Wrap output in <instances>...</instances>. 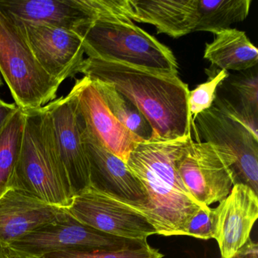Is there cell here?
Wrapping results in <instances>:
<instances>
[{"label":"cell","mask_w":258,"mask_h":258,"mask_svg":"<svg viewBox=\"0 0 258 258\" xmlns=\"http://www.w3.org/2000/svg\"><path fill=\"white\" fill-rule=\"evenodd\" d=\"M217 240L220 258H232L250 238L258 217V196L249 187L235 185L217 207Z\"/></svg>","instance_id":"cell-15"},{"label":"cell","mask_w":258,"mask_h":258,"mask_svg":"<svg viewBox=\"0 0 258 258\" xmlns=\"http://www.w3.org/2000/svg\"><path fill=\"white\" fill-rule=\"evenodd\" d=\"M81 127L90 187L136 210L142 209L147 204V196L141 182L125 161L105 149L82 124Z\"/></svg>","instance_id":"cell-13"},{"label":"cell","mask_w":258,"mask_h":258,"mask_svg":"<svg viewBox=\"0 0 258 258\" xmlns=\"http://www.w3.org/2000/svg\"><path fill=\"white\" fill-rule=\"evenodd\" d=\"M204 58L220 70L244 72L256 67L258 50L244 31L233 28L214 34L207 43Z\"/></svg>","instance_id":"cell-19"},{"label":"cell","mask_w":258,"mask_h":258,"mask_svg":"<svg viewBox=\"0 0 258 258\" xmlns=\"http://www.w3.org/2000/svg\"><path fill=\"white\" fill-rule=\"evenodd\" d=\"M23 138L10 188L45 203L67 208L74 198L67 173L57 157L43 107L24 111Z\"/></svg>","instance_id":"cell-4"},{"label":"cell","mask_w":258,"mask_h":258,"mask_svg":"<svg viewBox=\"0 0 258 258\" xmlns=\"http://www.w3.org/2000/svg\"><path fill=\"white\" fill-rule=\"evenodd\" d=\"M110 111L117 120L141 141H149L153 131L141 111L126 96L113 86L101 81H93Z\"/></svg>","instance_id":"cell-22"},{"label":"cell","mask_w":258,"mask_h":258,"mask_svg":"<svg viewBox=\"0 0 258 258\" xmlns=\"http://www.w3.org/2000/svg\"><path fill=\"white\" fill-rule=\"evenodd\" d=\"M64 211V208L10 188L0 197V243L8 247L22 237L54 221Z\"/></svg>","instance_id":"cell-16"},{"label":"cell","mask_w":258,"mask_h":258,"mask_svg":"<svg viewBox=\"0 0 258 258\" xmlns=\"http://www.w3.org/2000/svg\"><path fill=\"white\" fill-rule=\"evenodd\" d=\"M70 93L75 97L83 127L105 149L126 163L136 144L143 141L113 115L91 79L84 76L77 80Z\"/></svg>","instance_id":"cell-12"},{"label":"cell","mask_w":258,"mask_h":258,"mask_svg":"<svg viewBox=\"0 0 258 258\" xmlns=\"http://www.w3.org/2000/svg\"><path fill=\"white\" fill-rule=\"evenodd\" d=\"M232 258H258V246L250 238Z\"/></svg>","instance_id":"cell-26"},{"label":"cell","mask_w":258,"mask_h":258,"mask_svg":"<svg viewBox=\"0 0 258 258\" xmlns=\"http://www.w3.org/2000/svg\"><path fill=\"white\" fill-rule=\"evenodd\" d=\"M164 254L149 244L136 249L107 250H64L47 253L40 258H163Z\"/></svg>","instance_id":"cell-24"},{"label":"cell","mask_w":258,"mask_h":258,"mask_svg":"<svg viewBox=\"0 0 258 258\" xmlns=\"http://www.w3.org/2000/svg\"><path fill=\"white\" fill-rule=\"evenodd\" d=\"M148 244L147 240L120 238L93 229L72 217L64 208L54 221L22 237L8 248L22 254L41 257L64 250L117 251Z\"/></svg>","instance_id":"cell-7"},{"label":"cell","mask_w":258,"mask_h":258,"mask_svg":"<svg viewBox=\"0 0 258 258\" xmlns=\"http://www.w3.org/2000/svg\"><path fill=\"white\" fill-rule=\"evenodd\" d=\"M8 251V247H4L1 243H0V258H6Z\"/></svg>","instance_id":"cell-29"},{"label":"cell","mask_w":258,"mask_h":258,"mask_svg":"<svg viewBox=\"0 0 258 258\" xmlns=\"http://www.w3.org/2000/svg\"><path fill=\"white\" fill-rule=\"evenodd\" d=\"M191 139L140 142L126 161L147 196V204L137 211L153 225L158 235H185L191 217L202 208L176 169V161Z\"/></svg>","instance_id":"cell-2"},{"label":"cell","mask_w":258,"mask_h":258,"mask_svg":"<svg viewBox=\"0 0 258 258\" xmlns=\"http://www.w3.org/2000/svg\"><path fill=\"white\" fill-rule=\"evenodd\" d=\"M129 19L149 24L158 34L179 38L195 32L196 0H129Z\"/></svg>","instance_id":"cell-17"},{"label":"cell","mask_w":258,"mask_h":258,"mask_svg":"<svg viewBox=\"0 0 258 258\" xmlns=\"http://www.w3.org/2000/svg\"><path fill=\"white\" fill-rule=\"evenodd\" d=\"M0 73L22 111L38 109L56 99L61 83L34 56L16 21L0 10Z\"/></svg>","instance_id":"cell-5"},{"label":"cell","mask_w":258,"mask_h":258,"mask_svg":"<svg viewBox=\"0 0 258 258\" xmlns=\"http://www.w3.org/2000/svg\"><path fill=\"white\" fill-rule=\"evenodd\" d=\"M43 108L55 153L76 196L90 187V173L75 97L69 93Z\"/></svg>","instance_id":"cell-8"},{"label":"cell","mask_w":258,"mask_h":258,"mask_svg":"<svg viewBox=\"0 0 258 258\" xmlns=\"http://www.w3.org/2000/svg\"><path fill=\"white\" fill-rule=\"evenodd\" d=\"M19 107L15 103H7L0 98V128L14 114Z\"/></svg>","instance_id":"cell-27"},{"label":"cell","mask_w":258,"mask_h":258,"mask_svg":"<svg viewBox=\"0 0 258 258\" xmlns=\"http://www.w3.org/2000/svg\"><path fill=\"white\" fill-rule=\"evenodd\" d=\"M3 86V81L2 79H1V78H0V87H2Z\"/></svg>","instance_id":"cell-30"},{"label":"cell","mask_w":258,"mask_h":258,"mask_svg":"<svg viewBox=\"0 0 258 258\" xmlns=\"http://www.w3.org/2000/svg\"><path fill=\"white\" fill-rule=\"evenodd\" d=\"M25 114L18 108L0 128V197L11 187L23 138Z\"/></svg>","instance_id":"cell-21"},{"label":"cell","mask_w":258,"mask_h":258,"mask_svg":"<svg viewBox=\"0 0 258 258\" xmlns=\"http://www.w3.org/2000/svg\"><path fill=\"white\" fill-rule=\"evenodd\" d=\"M78 74L110 84L128 98L150 124L152 140H173L191 136L189 90L179 77L89 57L83 61Z\"/></svg>","instance_id":"cell-1"},{"label":"cell","mask_w":258,"mask_h":258,"mask_svg":"<svg viewBox=\"0 0 258 258\" xmlns=\"http://www.w3.org/2000/svg\"><path fill=\"white\" fill-rule=\"evenodd\" d=\"M217 208L202 207L191 217L187 226L185 235L204 240L214 238L217 233Z\"/></svg>","instance_id":"cell-25"},{"label":"cell","mask_w":258,"mask_h":258,"mask_svg":"<svg viewBox=\"0 0 258 258\" xmlns=\"http://www.w3.org/2000/svg\"><path fill=\"white\" fill-rule=\"evenodd\" d=\"M229 75L227 71L219 70L217 73L211 74L206 82L199 84L196 89L189 91L188 105L191 122L199 114L213 106L217 88Z\"/></svg>","instance_id":"cell-23"},{"label":"cell","mask_w":258,"mask_h":258,"mask_svg":"<svg viewBox=\"0 0 258 258\" xmlns=\"http://www.w3.org/2000/svg\"><path fill=\"white\" fill-rule=\"evenodd\" d=\"M250 0H196V31L213 34L245 20Z\"/></svg>","instance_id":"cell-20"},{"label":"cell","mask_w":258,"mask_h":258,"mask_svg":"<svg viewBox=\"0 0 258 258\" xmlns=\"http://www.w3.org/2000/svg\"><path fill=\"white\" fill-rule=\"evenodd\" d=\"M187 191L201 207L224 200L233 187L229 166L209 143L189 140L176 161Z\"/></svg>","instance_id":"cell-10"},{"label":"cell","mask_w":258,"mask_h":258,"mask_svg":"<svg viewBox=\"0 0 258 258\" xmlns=\"http://www.w3.org/2000/svg\"><path fill=\"white\" fill-rule=\"evenodd\" d=\"M78 34L89 58L177 76V61L171 50L128 18L99 19Z\"/></svg>","instance_id":"cell-3"},{"label":"cell","mask_w":258,"mask_h":258,"mask_svg":"<svg viewBox=\"0 0 258 258\" xmlns=\"http://www.w3.org/2000/svg\"><path fill=\"white\" fill-rule=\"evenodd\" d=\"M192 127L229 166L233 185H246L258 196V137L214 105L196 117Z\"/></svg>","instance_id":"cell-6"},{"label":"cell","mask_w":258,"mask_h":258,"mask_svg":"<svg viewBox=\"0 0 258 258\" xmlns=\"http://www.w3.org/2000/svg\"><path fill=\"white\" fill-rule=\"evenodd\" d=\"M0 10L22 22L74 31L117 12L115 0H0Z\"/></svg>","instance_id":"cell-11"},{"label":"cell","mask_w":258,"mask_h":258,"mask_svg":"<svg viewBox=\"0 0 258 258\" xmlns=\"http://www.w3.org/2000/svg\"><path fill=\"white\" fill-rule=\"evenodd\" d=\"M6 258H40L35 257V256H28V255L22 254V253H17V252L13 251L8 248L7 256Z\"/></svg>","instance_id":"cell-28"},{"label":"cell","mask_w":258,"mask_h":258,"mask_svg":"<svg viewBox=\"0 0 258 258\" xmlns=\"http://www.w3.org/2000/svg\"><path fill=\"white\" fill-rule=\"evenodd\" d=\"M227 95L217 93L214 105L258 137V78L256 69L229 75L219 86Z\"/></svg>","instance_id":"cell-18"},{"label":"cell","mask_w":258,"mask_h":258,"mask_svg":"<svg viewBox=\"0 0 258 258\" xmlns=\"http://www.w3.org/2000/svg\"><path fill=\"white\" fill-rule=\"evenodd\" d=\"M14 19L34 56L48 75L61 84L78 75L85 52L82 39L77 33Z\"/></svg>","instance_id":"cell-14"},{"label":"cell","mask_w":258,"mask_h":258,"mask_svg":"<svg viewBox=\"0 0 258 258\" xmlns=\"http://www.w3.org/2000/svg\"><path fill=\"white\" fill-rule=\"evenodd\" d=\"M66 210L84 224L114 236L147 240L157 234L153 225L135 208L91 187L74 196Z\"/></svg>","instance_id":"cell-9"}]
</instances>
